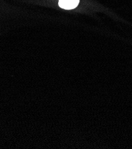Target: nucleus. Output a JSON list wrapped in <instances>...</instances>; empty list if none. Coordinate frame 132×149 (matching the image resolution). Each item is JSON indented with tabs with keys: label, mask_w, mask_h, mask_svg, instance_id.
Returning a JSON list of instances; mask_svg holds the SVG:
<instances>
[{
	"label": "nucleus",
	"mask_w": 132,
	"mask_h": 149,
	"mask_svg": "<svg viewBox=\"0 0 132 149\" xmlns=\"http://www.w3.org/2000/svg\"><path fill=\"white\" fill-rule=\"evenodd\" d=\"M80 0H59L58 6L65 10H72L78 7Z\"/></svg>",
	"instance_id": "1"
}]
</instances>
